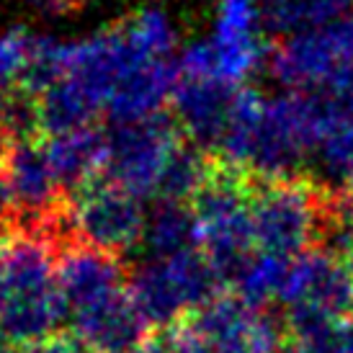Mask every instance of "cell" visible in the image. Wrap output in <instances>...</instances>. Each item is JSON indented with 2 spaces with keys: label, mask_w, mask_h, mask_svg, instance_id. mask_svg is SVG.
Returning <instances> with one entry per match:
<instances>
[{
  "label": "cell",
  "mask_w": 353,
  "mask_h": 353,
  "mask_svg": "<svg viewBox=\"0 0 353 353\" xmlns=\"http://www.w3.org/2000/svg\"><path fill=\"white\" fill-rule=\"evenodd\" d=\"M65 323L88 351L127 353L139 343L142 314L124 289L117 261L96 248L68 255L57 268Z\"/></svg>",
  "instance_id": "1"
},
{
  "label": "cell",
  "mask_w": 353,
  "mask_h": 353,
  "mask_svg": "<svg viewBox=\"0 0 353 353\" xmlns=\"http://www.w3.org/2000/svg\"><path fill=\"white\" fill-rule=\"evenodd\" d=\"M65 323L57 268L37 240H19L6 253L0 286V335L13 343L39 345Z\"/></svg>",
  "instance_id": "2"
},
{
  "label": "cell",
  "mask_w": 353,
  "mask_h": 353,
  "mask_svg": "<svg viewBox=\"0 0 353 353\" xmlns=\"http://www.w3.org/2000/svg\"><path fill=\"white\" fill-rule=\"evenodd\" d=\"M323 209L317 188L304 178L253 176L250 219L255 250L286 261L304 255L312 235L320 230Z\"/></svg>",
  "instance_id": "3"
},
{
  "label": "cell",
  "mask_w": 353,
  "mask_h": 353,
  "mask_svg": "<svg viewBox=\"0 0 353 353\" xmlns=\"http://www.w3.org/2000/svg\"><path fill=\"white\" fill-rule=\"evenodd\" d=\"M183 139L170 106L155 117L111 124L106 129L103 176L137 199L155 196L168 160Z\"/></svg>",
  "instance_id": "4"
},
{
  "label": "cell",
  "mask_w": 353,
  "mask_h": 353,
  "mask_svg": "<svg viewBox=\"0 0 353 353\" xmlns=\"http://www.w3.org/2000/svg\"><path fill=\"white\" fill-rule=\"evenodd\" d=\"M216 276L201 248L170 258H150L132 281L129 294L145 323L165 325L212 302Z\"/></svg>",
  "instance_id": "5"
},
{
  "label": "cell",
  "mask_w": 353,
  "mask_h": 353,
  "mask_svg": "<svg viewBox=\"0 0 353 353\" xmlns=\"http://www.w3.org/2000/svg\"><path fill=\"white\" fill-rule=\"evenodd\" d=\"M271 320L240 296L212 299L181 333L176 353H274Z\"/></svg>",
  "instance_id": "6"
},
{
  "label": "cell",
  "mask_w": 353,
  "mask_h": 353,
  "mask_svg": "<svg viewBox=\"0 0 353 353\" xmlns=\"http://www.w3.org/2000/svg\"><path fill=\"white\" fill-rule=\"evenodd\" d=\"M72 225L90 248L101 253L129 250L142 243L148 214L134 194L111 183L106 176L96 178L72 194Z\"/></svg>",
  "instance_id": "7"
},
{
  "label": "cell",
  "mask_w": 353,
  "mask_h": 353,
  "mask_svg": "<svg viewBox=\"0 0 353 353\" xmlns=\"http://www.w3.org/2000/svg\"><path fill=\"white\" fill-rule=\"evenodd\" d=\"M240 88L222 80L181 75L170 99V111L183 137L204 152H216L230 129L235 96Z\"/></svg>",
  "instance_id": "8"
},
{
  "label": "cell",
  "mask_w": 353,
  "mask_h": 353,
  "mask_svg": "<svg viewBox=\"0 0 353 353\" xmlns=\"http://www.w3.org/2000/svg\"><path fill=\"white\" fill-rule=\"evenodd\" d=\"M3 168L8 173L19 209L34 216H44L57 206L62 186L47 155L44 134L10 139L3 152Z\"/></svg>",
  "instance_id": "9"
},
{
  "label": "cell",
  "mask_w": 353,
  "mask_h": 353,
  "mask_svg": "<svg viewBox=\"0 0 353 353\" xmlns=\"http://www.w3.org/2000/svg\"><path fill=\"white\" fill-rule=\"evenodd\" d=\"M178 80H181V65H173V59L150 62L145 68L129 72L108 101L106 111L111 124L137 121L165 111L170 106Z\"/></svg>",
  "instance_id": "10"
},
{
  "label": "cell",
  "mask_w": 353,
  "mask_h": 353,
  "mask_svg": "<svg viewBox=\"0 0 353 353\" xmlns=\"http://www.w3.org/2000/svg\"><path fill=\"white\" fill-rule=\"evenodd\" d=\"M47 139V155L54 168L59 186L65 191H80L103 176L106 168V129L85 127Z\"/></svg>",
  "instance_id": "11"
},
{
  "label": "cell",
  "mask_w": 353,
  "mask_h": 353,
  "mask_svg": "<svg viewBox=\"0 0 353 353\" xmlns=\"http://www.w3.org/2000/svg\"><path fill=\"white\" fill-rule=\"evenodd\" d=\"M142 248L150 258H170V255L199 250L201 248V230L191 204L163 201L145 222Z\"/></svg>",
  "instance_id": "12"
},
{
  "label": "cell",
  "mask_w": 353,
  "mask_h": 353,
  "mask_svg": "<svg viewBox=\"0 0 353 353\" xmlns=\"http://www.w3.org/2000/svg\"><path fill=\"white\" fill-rule=\"evenodd\" d=\"M351 10L353 0H268L258 13L271 34H299L335 23Z\"/></svg>",
  "instance_id": "13"
},
{
  "label": "cell",
  "mask_w": 353,
  "mask_h": 353,
  "mask_svg": "<svg viewBox=\"0 0 353 353\" xmlns=\"http://www.w3.org/2000/svg\"><path fill=\"white\" fill-rule=\"evenodd\" d=\"M119 23L139 54H145L148 59H170L176 37L160 10H137Z\"/></svg>",
  "instance_id": "14"
},
{
  "label": "cell",
  "mask_w": 353,
  "mask_h": 353,
  "mask_svg": "<svg viewBox=\"0 0 353 353\" xmlns=\"http://www.w3.org/2000/svg\"><path fill=\"white\" fill-rule=\"evenodd\" d=\"M34 34L23 29H10L0 34V96H8L10 90L21 85L23 70L29 62Z\"/></svg>",
  "instance_id": "15"
},
{
  "label": "cell",
  "mask_w": 353,
  "mask_h": 353,
  "mask_svg": "<svg viewBox=\"0 0 353 353\" xmlns=\"http://www.w3.org/2000/svg\"><path fill=\"white\" fill-rule=\"evenodd\" d=\"M13 212H19V206H16V196H13V188H10L8 173H6L3 157H0V222L8 219Z\"/></svg>",
  "instance_id": "16"
},
{
  "label": "cell",
  "mask_w": 353,
  "mask_h": 353,
  "mask_svg": "<svg viewBox=\"0 0 353 353\" xmlns=\"http://www.w3.org/2000/svg\"><path fill=\"white\" fill-rule=\"evenodd\" d=\"M41 13H59V16H65V13H72V10L83 8L85 3L90 0H31Z\"/></svg>",
  "instance_id": "17"
},
{
  "label": "cell",
  "mask_w": 353,
  "mask_h": 353,
  "mask_svg": "<svg viewBox=\"0 0 353 353\" xmlns=\"http://www.w3.org/2000/svg\"><path fill=\"white\" fill-rule=\"evenodd\" d=\"M341 353H353V307L341 325Z\"/></svg>",
  "instance_id": "18"
},
{
  "label": "cell",
  "mask_w": 353,
  "mask_h": 353,
  "mask_svg": "<svg viewBox=\"0 0 353 353\" xmlns=\"http://www.w3.org/2000/svg\"><path fill=\"white\" fill-rule=\"evenodd\" d=\"M274 353H312V351L302 343H294V345H279Z\"/></svg>",
  "instance_id": "19"
},
{
  "label": "cell",
  "mask_w": 353,
  "mask_h": 353,
  "mask_svg": "<svg viewBox=\"0 0 353 353\" xmlns=\"http://www.w3.org/2000/svg\"><path fill=\"white\" fill-rule=\"evenodd\" d=\"M127 353H168V351H163V348H157V345H134L132 351H127Z\"/></svg>",
  "instance_id": "20"
},
{
  "label": "cell",
  "mask_w": 353,
  "mask_h": 353,
  "mask_svg": "<svg viewBox=\"0 0 353 353\" xmlns=\"http://www.w3.org/2000/svg\"><path fill=\"white\" fill-rule=\"evenodd\" d=\"M6 253L8 250H3V243H0V286H3V271H6Z\"/></svg>",
  "instance_id": "21"
},
{
  "label": "cell",
  "mask_w": 353,
  "mask_h": 353,
  "mask_svg": "<svg viewBox=\"0 0 353 353\" xmlns=\"http://www.w3.org/2000/svg\"><path fill=\"white\" fill-rule=\"evenodd\" d=\"M265 3H268V0H255V6H258V8H261V6H265Z\"/></svg>",
  "instance_id": "22"
}]
</instances>
